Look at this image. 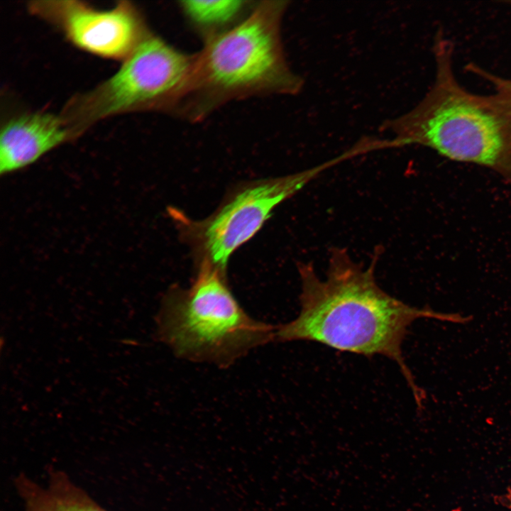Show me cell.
<instances>
[{"label": "cell", "mask_w": 511, "mask_h": 511, "mask_svg": "<svg viewBox=\"0 0 511 511\" xmlns=\"http://www.w3.org/2000/svg\"><path fill=\"white\" fill-rule=\"evenodd\" d=\"M375 261L364 268L346 250L335 248L324 279L312 266L300 265V311L290 322L275 325V341H313L341 352L388 358L398 366L421 408L425 392L402 356L409 326L421 318L464 324L472 317L418 308L391 296L376 282Z\"/></svg>", "instance_id": "cell-1"}, {"label": "cell", "mask_w": 511, "mask_h": 511, "mask_svg": "<svg viewBox=\"0 0 511 511\" xmlns=\"http://www.w3.org/2000/svg\"><path fill=\"white\" fill-rule=\"evenodd\" d=\"M288 4L258 1L237 25L204 40L193 54L187 85L174 114L197 122L232 101L300 93L304 79L290 66L282 40Z\"/></svg>", "instance_id": "cell-2"}, {"label": "cell", "mask_w": 511, "mask_h": 511, "mask_svg": "<svg viewBox=\"0 0 511 511\" xmlns=\"http://www.w3.org/2000/svg\"><path fill=\"white\" fill-rule=\"evenodd\" d=\"M434 80L407 112L385 120L382 131L393 146L419 145L454 161L490 168L511 185V118L488 95L466 90L453 69V45L442 33L434 38Z\"/></svg>", "instance_id": "cell-3"}, {"label": "cell", "mask_w": 511, "mask_h": 511, "mask_svg": "<svg viewBox=\"0 0 511 511\" xmlns=\"http://www.w3.org/2000/svg\"><path fill=\"white\" fill-rule=\"evenodd\" d=\"M225 273L200 261L192 284L172 287L160 315V332L177 358L226 368L251 351L275 341V325L241 306Z\"/></svg>", "instance_id": "cell-4"}, {"label": "cell", "mask_w": 511, "mask_h": 511, "mask_svg": "<svg viewBox=\"0 0 511 511\" xmlns=\"http://www.w3.org/2000/svg\"><path fill=\"white\" fill-rule=\"evenodd\" d=\"M193 58L151 32L113 75L70 98L60 114L77 137L99 121L121 114H173L185 92Z\"/></svg>", "instance_id": "cell-5"}, {"label": "cell", "mask_w": 511, "mask_h": 511, "mask_svg": "<svg viewBox=\"0 0 511 511\" xmlns=\"http://www.w3.org/2000/svg\"><path fill=\"white\" fill-rule=\"evenodd\" d=\"M319 168L243 185L209 216L192 221L172 211L182 234L194 245L200 261L226 272L231 254L262 227L273 210L298 192Z\"/></svg>", "instance_id": "cell-6"}, {"label": "cell", "mask_w": 511, "mask_h": 511, "mask_svg": "<svg viewBox=\"0 0 511 511\" xmlns=\"http://www.w3.org/2000/svg\"><path fill=\"white\" fill-rule=\"evenodd\" d=\"M28 9L78 49L110 60L123 61L151 33L141 11L128 1L99 10L76 0H38Z\"/></svg>", "instance_id": "cell-7"}, {"label": "cell", "mask_w": 511, "mask_h": 511, "mask_svg": "<svg viewBox=\"0 0 511 511\" xmlns=\"http://www.w3.org/2000/svg\"><path fill=\"white\" fill-rule=\"evenodd\" d=\"M76 138L60 114L36 111L12 116L1 127L0 173L24 168Z\"/></svg>", "instance_id": "cell-8"}, {"label": "cell", "mask_w": 511, "mask_h": 511, "mask_svg": "<svg viewBox=\"0 0 511 511\" xmlns=\"http://www.w3.org/2000/svg\"><path fill=\"white\" fill-rule=\"evenodd\" d=\"M17 486L25 511H106L62 473L53 474L46 487L26 477L18 479Z\"/></svg>", "instance_id": "cell-9"}, {"label": "cell", "mask_w": 511, "mask_h": 511, "mask_svg": "<svg viewBox=\"0 0 511 511\" xmlns=\"http://www.w3.org/2000/svg\"><path fill=\"white\" fill-rule=\"evenodd\" d=\"M256 2L242 0L180 1L179 7L204 41L233 28L244 19Z\"/></svg>", "instance_id": "cell-10"}, {"label": "cell", "mask_w": 511, "mask_h": 511, "mask_svg": "<svg viewBox=\"0 0 511 511\" xmlns=\"http://www.w3.org/2000/svg\"><path fill=\"white\" fill-rule=\"evenodd\" d=\"M468 68L490 83L494 92L488 95V97L494 104L511 118V79L493 74L473 64H470Z\"/></svg>", "instance_id": "cell-11"}, {"label": "cell", "mask_w": 511, "mask_h": 511, "mask_svg": "<svg viewBox=\"0 0 511 511\" xmlns=\"http://www.w3.org/2000/svg\"><path fill=\"white\" fill-rule=\"evenodd\" d=\"M495 500L511 511V488H507L505 493L496 496Z\"/></svg>", "instance_id": "cell-12"}]
</instances>
